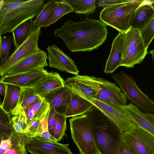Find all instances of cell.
<instances>
[{
	"instance_id": "obj_37",
	"label": "cell",
	"mask_w": 154,
	"mask_h": 154,
	"mask_svg": "<svg viewBox=\"0 0 154 154\" xmlns=\"http://www.w3.org/2000/svg\"><path fill=\"white\" fill-rule=\"evenodd\" d=\"M115 154H136L123 138Z\"/></svg>"
},
{
	"instance_id": "obj_6",
	"label": "cell",
	"mask_w": 154,
	"mask_h": 154,
	"mask_svg": "<svg viewBox=\"0 0 154 154\" xmlns=\"http://www.w3.org/2000/svg\"><path fill=\"white\" fill-rule=\"evenodd\" d=\"M70 90L80 97L92 103L115 123L123 134L132 128L139 126L127 110L125 105L123 106L112 103L100 101L78 91Z\"/></svg>"
},
{
	"instance_id": "obj_16",
	"label": "cell",
	"mask_w": 154,
	"mask_h": 154,
	"mask_svg": "<svg viewBox=\"0 0 154 154\" xmlns=\"http://www.w3.org/2000/svg\"><path fill=\"white\" fill-rule=\"evenodd\" d=\"M48 56L44 51L38 52L23 59L3 76H10L27 72L34 69L48 66Z\"/></svg>"
},
{
	"instance_id": "obj_7",
	"label": "cell",
	"mask_w": 154,
	"mask_h": 154,
	"mask_svg": "<svg viewBox=\"0 0 154 154\" xmlns=\"http://www.w3.org/2000/svg\"><path fill=\"white\" fill-rule=\"evenodd\" d=\"M69 122L71 137L80 154H99L87 114L73 117Z\"/></svg>"
},
{
	"instance_id": "obj_34",
	"label": "cell",
	"mask_w": 154,
	"mask_h": 154,
	"mask_svg": "<svg viewBox=\"0 0 154 154\" xmlns=\"http://www.w3.org/2000/svg\"><path fill=\"white\" fill-rule=\"evenodd\" d=\"M140 31L145 48L147 50L149 44L154 38V16Z\"/></svg>"
},
{
	"instance_id": "obj_14",
	"label": "cell",
	"mask_w": 154,
	"mask_h": 154,
	"mask_svg": "<svg viewBox=\"0 0 154 154\" xmlns=\"http://www.w3.org/2000/svg\"><path fill=\"white\" fill-rule=\"evenodd\" d=\"M48 73L44 68L39 67L13 75L2 76L0 82L14 85L22 88L32 87Z\"/></svg>"
},
{
	"instance_id": "obj_28",
	"label": "cell",
	"mask_w": 154,
	"mask_h": 154,
	"mask_svg": "<svg viewBox=\"0 0 154 154\" xmlns=\"http://www.w3.org/2000/svg\"><path fill=\"white\" fill-rule=\"evenodd\" d=\"M14 130L10 114L5 112L0 106V140L9 137Z\"/></svg>"
},
{
	"instance_id": "obj_35",
	"label": "cell",
	"mask_w": 154,
	"mask_h": 154,
	"mask_svg": "<svg viewBox=\"0 0 154 154\" xmlns=\"http://www.w3.org/2000/svg\"><path fill=\"white\" fill-rule=\"evenodd\" d=\"M40 119H35L28 124L27 129L24 134L28 137H31L40 134Z\"/></svg>"
},
{
	"instance_id": "obj_4",
	"label": "cell",
	"mask_w": 154,
	"mask_h": 154,
	"mask_svg": "<svg viewBox=\"0 0 154 154\" xmlns=\"http://www.w3.org/2000/svg\"><path fill=\"white\" fill-rule=\"evenodd\" d=\"M143 1L128 0L105 7L100 12V20L119 32L125 33L131 28L130 21L134 12Z\"/></svg>"
},
{
	"instance_id": "obj_32",
	"label": "cell",
	"mask_w": 154,
	"mask_h": 154,
	"mask_svg": "<svg viewBox=\"0 0 154 154\" xmlns=\"http://www.w3.org/2000/svg\"><path fill=\"white\" fill-rule=\"evenodd\" d=\"M55 118L56 126L53 136L58 142L65 135L66 129V118L65 116L56 112Z\"/></svg>"
},
{
	"instance_id": "obj_3",
	"label": "cell",
	"mask_w": 154,
	"mask_h": 154,
	"mask_svg": "<svg viewBox=\"0 0 154 154\" xmlns=\"http://www.w3.org/2000/svg\"><path fill=\"white\" fill-rule=\"evenodd\" d=\"M44 0H2L0 2V35L12 32L25 21L37 16Z\"/></svg>"
},
{
	"instance_id": "obj_19",
	"label": "cell",
	"mask_w": 154,
	"mask_h": 154,
	"mask_svg": "<svg viewBox=\"0 0 154 154\" xmlns=\"http://www.w3.org/2000/svg\"><path fill=\"white\" fill-rule=\"evenodd\" d=\"M65 86L64 80L57 72H50L32 88L38 94Z\"/></svg>"
},
{
	"instance_id": "obj_21",
	"label": "cell",
	"mask_w": 154,
	"mask_h": 154,
	"mask_svg": "<svg viewBox=\"0 0 154 154\" xmlns=\"http://www.w3.org/2000/svg\"><path fill=\"white\" fill-rule=\"evenodd\" d=\"M22 88L6 84V91L3 101L0 106L6 112L10 113L17 106Z\"/></svg>"
},
{
	"instance_id": "obj_13",
	"label": "cell",
	"mask_w": 154,
	"mask_h": 154,
	"mask_svg": "<svg viewBox=\"0 0 154 154\" xmlns=\"http://www.w3.org/2000/svg\"><path fill=\"white\" fill-rule=\"evenodd\" d=\"M50 67L74 75H78L79 71L74 61L60 49L54 44L46 48Z\"/></svg>"
},
{
	"instance_id": "obj_8",
	"label": "cell",
	"mask_w": 154,
	"mask_h": 154,
	"mask_svg": "<svg viewBox=\"0 0 154 154\" xmlns=\"http://www.w3.org/2000/svg\"><path fill=\"white\" fill-rule=\"evenodd\" d=\"M147 53L140 30L130 28L125 33L120 66L132 68L140 63Z\"/></svg>"
},
{
	"instance_id": "obj_40",
	"label": "cell",
	"mask_w": 154,
	"mask_h": 154,
	"mask_svg": "<svg viewBox=\"0 0 154 154\" xmlns=\"http://www.w3.org/2000/svg\"><path fill=\"white\" fill-rule=\"evenodd\" d=\"M35 136H37L40 139L44 141L57 142L56 139L49 133L48 131H45Z\"/></svg>"
},
{
	"instance_id": "obj_12",
	"label": "cell",
	"mask_w": 154,
	"mask_h": 154,
	"mask_svg": "<svg viewBox=\"0 0 154 154\" xmlns=\"http://www.w3.org/2000/svg\"><path fill=\"white\" fill-rule=\"evenodd\" d=\"M123 138L136 154H154V137L140 126L124 134Z\"/></svg>"
},
{
	"instance_id": "obj_1",
	"label": "cell",
	"mask_w": 154,
	"mask_h": 154,
	"mask_svg": "<svg viewBox=\"0 0 154 154\" xmlns=\"http://www.w3.org/2000/svg\"><path fill=\"white\" fill-rule=\"evenodd\" d=\"M106 25L100 20L86 18L78 22L69 20L54 31L71 52L92 51L98 48L107 38Z\"/></svg>"
},
{
	"instance_id": "obj_24",
	"label": "cell",
	"mask_w": 154,
	"mask_h": 154,
	"mask_svg": "<svg viewBox=\"0 0 154 154\" xmlns=\"http://www.w3.org/2000/svg\"><path fill=\"white\" fill-rule=\"evenodd\" d=\"M125 107L138 125L154 137V126L139 108L131 103Z\"/></svg>"
},
{
	"instance_id": "obj_18",
	"label": "cell",
	"mask_w": 154,
	"mask_h": 154,
	"mask_svg": "<svg viewBox=\"0 0 154 154\" xmlns=\"http://www.w3.org/2000/svg\"><path fill=\"white\" fill-rule=\"evenodd\" d=\"M125 34V33L119 32L113 41L111 51L104 70L106 73H112L120 66Z\"/></svg>"
},
{
	"instance_id": "obj_33",
	"label": "cell",
	"mask_w": 154,
	"mask_h": 154,
	"mask_svg": "<svg viewBox=\"0 0 154 154\" xmlns=\"http://www.w3.org/2000/svg\"><path fill=\"white\" fill-rule=\"evenodd\" d=\"M13 35L2 37L0 38V62L1 63L5 62L8 58L11 49Z\"/></svg>"
},
{
	"instance_id": "obj_42",
	"label": "cell",
	"mask_w": 154,
	"mask_h": 154,
	"mask_svg": "<svg viewBox=\"0 0 154 154\" xmlns=\"http://www.w3.org/2000/svg\"><path fill=\"white\" fill-rule=\"evenodd\" d=\"M146 118L154 126V116L151 113H146L144 114Z\"/></svg>"
},
{
	"instance_id": "obj_39",
	"label": "cell",
	"mask_w": 154,
	"mask_h": 154,
	"mask_svg": "<svg viewBox=\"0 0 154 154\" xmlns=\"http://www.w3.org/2000/svg\"><path fill=\"white\" fill-rule=\"evenodd\" d=\"M128 0H99L98 5L103 8L116 4L128 2Z\"/></svg>"
},
{
	"instance_id": "obj_41",
	"label": "cell",
	"mask_w": 154,
	"mask_h": 154,
	"mask_svg": "<svg viewBox=\"0 0 154 154\" xmlns=\"http://www.w3.org/2000/svg\"><path fill=\"white\" fill-rule=\"evenodd\" d=\"M0 93L3 96L5 97L6 91V84L0 82Z\"/></svg>"
},
{
	"instance_id": "obj_30",
	"label": "cell",
	"mask_w": 154,
	"mask_h": 154,
	"mask_svg": "<svg viewBox=\"0 0 154 154\" xmlns=\"http://www.w3.org/2000/svg\"><path fill=\"white\" fill-rule=\"evenodd\" d=\"M40 96L32 87L22 88L19 103L17 106L24 111L30 104L39 99Z\"/></svg>"
},
{
	"instance_id": "obj_29",
	"label": "cell",
	"mask_w": 154,
	"mask_h": 154,
	"mask_svg": "<svg viewBox=\"0 0 154 154\" xmlns=\"http://www.w3.org/2000/svg\"><path fill=\"white\" fill-rule=\"evenodd\" d=\"M73 12V9L67 0L57 1V6L52 15L42 27H46L49 26L64 15Z\"/></svg>"
},
{
	"instance_id": "obj_31",
	"label": "cell",
	"mask_w": 154,
	"mask_h": 154,
	"mask_svg": "<svg viewBox=\"0 0 154 154\" xmlns=\"http://www.w3.org/2000/svg\"><path fill=\"white\" fill-rule=\"evenodd\" d=\"M22 141L20 134L14 130L9 137L0 140V154H2L8 149L19 146Z\"/></svg>"
},
{
	"instance_id": "obj_22",
	"label": "cell",
	"mask_w": 154,
	"mask_h": 154,
	"mask_svg": "<svg viewBox=\"0 0 154 154\" xmlns=\"http://www.w3.org/2000/svg\"><path fill=\"white\" fill-rule=\"evenodd\" d=\"M50 109L49 104L45 99L40 98L33 103L25 110L27 119V124L35 119H41Z\"/></svg>"
},
{
	"instance_id": "obj_17",
	"label": "cell",
	"mask_w": 154,
	"mask_h": 154,
	"mask_svg": "<svg viewBox=\"0 0 154 154\" xmlns=\"http://www.w3.org/2000/svg\"><path fill=\"white\" fill-rule=\"evenodd\" d=\"M150 0H143L134 12L130 21L131 28L140 31L154 16V7Z\"/></svg>"
},
{
	"instance_id": "obj_27",
	"label": "cell",
	"mask_w": 154,
	"mask_h": 154,
	"mask_svg": "<svg viewBox=\"0 0 154 154\" xmlns=\"http://www.w3.org/2000/svg\"><path fill=\"white\" fill-rule=\"evenodd\" d=\"M72 8L73 12L88 16L94 12L96 8V0H67Z\"/></svg>"
},
{
	"instance_id": "obj_43",
	"label": "cell",
	"mask_w": 154,
	"mask_h": 154,
	"mask_svg": "<svg viewBox=\"0 0 154 154\" xmlns=\"http://www.w3.org/2000/svg\"><path fill=\"white\" fill-rule=\"evenodd\" d=\"M149 53L151 55L152 58L154 61V49L150 51Z\"/></svg>"
},
{
	"instance_id": "obj_2",
	"label": "cell",
	"mask_w": 154,
	"mask_h": 154,
	"mask_svg": "<svg viewBox=\"0 0 154 154\" xmlns=\"http://www.w3.org/2000/svg\"><path fill=\"white\" fill-rule=\"evenodd\" d=\"M91 124L99 154H115L123 139L118 126L93 106L86 113Z\"/></svg>"
},
{
	"instance_id": "obj_11",
	"label": "cell",
	"mask_w": 154,
	"mask_h": 154,
	"mask_svg": "<svg viewBox=\"0 0 154 154\" xmlns=\"http://www.w3.org/2000/svg\"><path fill=\"white\" fill-rule=\"evenodd\" d=\"M27 151L31 154H73L69 147V144L46 141L37 136L28 137L20 134Z\"/></svg>"
},
{
	"instance_id": "obj_5",
	"label": "cell",
	"mask_w": 154,
	"mask_h": 154,
	"mask_svg": "<svg viewBox=\"0 0 154 154\" xmlns=\"http://www.w3.org/2000/svg\"><path fill=\"white\" fill-rule=\"evenodd\" d=\"M72 77L93 89L96 94L95 99L123 106L126 105V96L115 83L103 78L87 75H78Z\"/></svg>"
},
{
	"instance_id": "obj_36",
	"label": "cell",
	"mask_w": 154,
	"mask_h": 154,
	"mask_svg": "<svg viewBox=\"0 0 154 154\" xmlns=\"http://www.w3.org/2000/svg\"><path fill=\"white\" fill-rule=\"evenodd\" d=\"M56 112L54 109L50 107L48 119V130L49 133L53 136H54L56 126L55 116Z\"/></svg>"
},
{
	"instance_id": "obj_9",
	"label": "cell",
	"mask_w": 154,
	"mask_h": 154,
	"mask_svg": "<svg viewBox=\"0 0 154 154\" xmlns=\"http://www.w3.org/2000/svg\"><path fill=\"white\" fill-rule=\"evenodd\" d=\"M112 76L127 98L137 106L147 113L154 112V102L140 90L132 76L121 70Z\"/></svg>"
},
{
	"instance_id": "obj_25",
	"label": "cell",
	"mask_w": 154,
	"mask_h": 154,
	"mask_svg": "<svg viewBox=\"0 0 154 154\" xmlns=\"http://www.w3.org/2000/svg\"><path fill=\"white\" fill-rule=\"evenodd\" d=\"M57 6V1L50 0L45 4L39 14L33 21V30L42 27L52 15Z\"/></svg>"
},
{
	"instance_id": "obj_10",
	"label": "cell",
	"mask_w": 154,
	"mask_h": 154,
	"mask_svg": "<svg viewBox=\"0 0 154 154\" xmlns=\"http://www.w3.org/2000/svg\"><path fill=\"white\" fill-rule=\"evenodd\" d=\"M41 34V28L33 31L27 40L15 48L5 62L1 63L0 74L2 76L23 59L39 51L38 41Z\"/></svg>"
},
{
	"instance_id": "obj_38",
	"label": "cell",
	"mask_w": 154,
	"mask_h": 154,
	"mask_svg": "<svg viewBox=\"0 0 154 154\" xmlns=\"http://www.w3.org/2000/svg\"><path fill=\"white\" fill-rule=\"evenodd\" d=\"M21 137L22 141L20 145L8 149L2 154H28L25 143Z\"/></svg>"
},
{
	"instance_id": "obj_15",
	"label": "cell",
	"mask_w": 154,
	"mask_h": 154,
	"mask_svg": "<svg viewBox=\"0 0 154 154\" xmlns=\"http://www.w3.org/2000/svg\"><path fill=\"white\" fill-rule=\"evenodd\" d=\"M72 92L65 86L39 95L44 98L50 107H53L57 113L65 116L71 100Z\"/></svg>"
},
{
	"instance_id": "obj_26",
	"label": "cell",
	"mask_w": 154,
	"mask_h": 154,
	"mask_svg": "<svg viewBox=\"0 0 154 154\" xmlns=\"http://www.w3.org/2000/svg\"><path fill=\"white\" fill-rule=\"evenodd\" d=\"M10 114L15 131L19 134H24L27 127L25 111L21 107L17 106Z\"/></svg>"
},
{
	"instance_id": "obj_20",
	"label": "cell",
	"mask_w": 154,
	"mask_h": 154,
	"mask_svg": "<svg viewBox=\"0 0 154 154\" xmlns=\"http://www.w3.org/2000/svg\"><path fill=\"white\" fill-rule=\"evenodd\" d=\"M93 106L88 100L72 92L71 100L65 116L67 118L83 115L89 111Z\"/></svg>"
},
{
	"instance_id": "obj_23",
	"label": "cell",
	"mask_w": 154,
	"mask_h": 154,
	"mask_svg": "<svg viewBox=\"0 0 154 154\" xmlns=\"http://www.w3.org/2000/svg\"><path fill=\"white\" fill-rule=\"evenodd\" d=\"M32 19H29L22 23L12 31L13 42L15 48L23 44L33 31V21Z\"/></svg>"
}]
</instances>
